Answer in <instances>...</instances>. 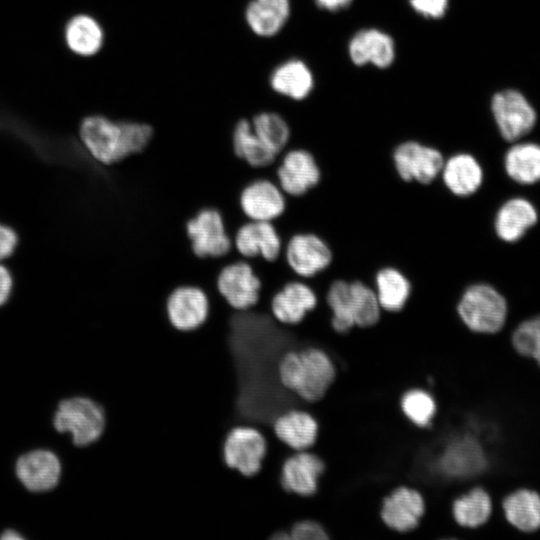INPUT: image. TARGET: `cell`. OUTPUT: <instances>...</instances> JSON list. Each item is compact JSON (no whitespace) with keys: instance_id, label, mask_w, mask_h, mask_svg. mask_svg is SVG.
I'll return each instance as SVG.
<instances>
[{"instance_id":"obj_1","label":"cell","mask_w":540,"mask_h":540,"mask_svg":"<svg viewBox=\"0 0 540 540\" xmlns=\"http://www.w3.org/2000/svg\"><path fill=\"white\" fill-rule=\"evenodd\" d=\"M79 136L88 155L109 166L143 152L154 136V128L145 121L96 114L82 120Z\"/></svg>"},{"instance_id":"obj_2","label":"cell","mask_w":540,"mask_h":540,"mask_svg":"<svg viewBox=\"0 0 540 540\" xmlns=\"http://www.w3.org/2000/svg\"><path fill=\"white\" fill-rule=\"evenodd\" d=\"M277 376L281 386L301 400H322L337 376L336 365L322 348L310 346L288 350L279 359Z\"/></svg>"},{"instance_id":"obj_3","label":"cell","mask_w":540,"mask_h":540,"mask_svg":"<svg viewBox=\"0 0 540 540\" xmlns=\"http://www.w3.org/2000/svg\"><path fill=\"white\" fill-rule=\"evenodd\" d=\"M325 302L330 310V326L339 334L374 327L382 318L373 286L360 279H335L328 286Z\"/></svg>"},{"instance_id":"obj_4","label":"cell","mask_w":540,"mask_h":540,"mask_svg":"<svg viewBox=\"0 0 540 540\" xmlns=\"http://www.w3.org/2000/svg\"><path fill=\"white\" fill-rule=\"evenodd\" d=\"M456 313L461 322L472 332L493 334L501 330L507 304L504 297L491 285L474 283L461 293Z\"/></svg>"},{"instance_id":"obj_5","label":"cell","mask_w":540,"mask_h":540,"mask_svg":"<svg viewBox=\"0 0 540 540\" xmlns=\"http://www.w3.org/2000/svg\"><path fill=\"white\" fill-rule=\"evenodd\" d=\"M282 255L290 271L307 281L325 272L334 261L330 244L312 230L298 231L289 236Z\"/></svg>"},{"instance_id":"obj_6","label":"cell","mask_w":540,"mask_h":540,"mask_svg":"<svg viewBox=\"0 0 540 540\" xmlns=\"http://www.w3.org/2000/svg\"><path fill=\"white\" fill-rule=\"evenodd\" d=\"M391 160L401 181L427 186L439 178L445 156L437 147L410 139L394 147Z\"/></svg>"},{"instance_id":"obj_7","label":"cell","mask_w":540,"mask_h":540,"mask_svg":"<svg viewBox=\"0 0 540 540\" xmlns=\"http://www.w3.org/2000/svg\"><path fill=\"white\" fill-rule=\"evenodd\" d=\"M275 178L286 196L301 198L319 186L322 170L312 151L294 146L280 155L275 166Z\"/></svg>"},{"instance_id":"obj_8","label":"cell","mask_w":540,"mask_h":540,"mask_svg":"<svg viewBox=\"0 0 540 540\" xmlns=\"http://www.w3.org/2000/svg\"><path fill=\"white\" fill-rule=\"evenodd\" d=\"M54 426L59 432H70L75 445L87 446L103 434L105 414L102 407L93 400L74 397L59 404Z\"/></svg>"},{"instance_id":"obj_9","label":"cell","mask_w":540,"mask_h":540,"mask_svg":"<svg viewBox=\"0 0 540 540\" xmlns=\"http://www.w3.org/2000/svg\"><path fill=\"white\" fill-rule=\"evenodd\" d=\"M193 254L198 258H220L234 250L221 212L214 207L201 208L185 224Z\"/></svg>"},{"instance_id":"obj_10","label":"cell","mask_w":540,"mask_h":540,"mask_svg":"<svg viewBox=\"0 0 540 540\" xmlns=\"http://www.w3.org/2000/svg\"><path fill=\"white\" fill-rule=\"evenodd\" d=\"M267 454L265 436L255 427L239 425L225 436L222 456L225 465L245 477L256 475Z\"/></svg>"},{"instance_id":"obj_11","label":"cell","mask_w":540,"mask_h":540,"mask_svg":"<svg viewBox=\"0 0 540 540\" xmlns=\"http://www.w3.org/2000/svg\"><path fill=\"white\" fill-rule=\"evenodd\" d=\"M262 283L244 258L223 266L216 278V288L225 302L236 311L253 308L259 301Z\"/></svg>"},{"instance_id":"obj_12","label":"cell","mask_w":540,"mask_h":540,"mask_svg":"<svg viewBox=\"0 0 540 540\" xmlns=\"http://www.w3.org/2000/svg\"><path fill=\"white\" fill-rule=\"evenodd\" d=\"M319 297L313 286L299 278L285 282L271 297L272 317L283 326L302 324L318 306Z\"/></svg>"},{"instance_id":"obj_13","label":"cell","mask_w":540,"mask_h":540,"mask_svg":"<svg viewBox=\"0 0 540 540\" xmlns=\"http://www.w3.org/2000/svg\"><path fill=\"white\" fill-rule=\"evenodd\" d=\"M165 311L175 330L191 332L206 322L210 312L209 297L199 286L178 285L168 294Z\"/></svg>"},{"instance_id":"obj_14","label":"cell","mask_w":540,"mask_h":540,"mask_svg":"<svg viewBox=\"0 0 540 540\" xmlns=\"http://www.w3.org/2000/svg\"><path fill=\"white\" fill-rule=\"evenodd\" d=\"M426 512V501L416 488L401 485L381 502L379 516L383 524L397 533L415 530Z\"/></svg>"},{"instance_id":"obj_15","label":"cell","mask_w":540,"mask_h":540,"mask_svg":"<svg viewBox=\"0 0 540 540\" xmlns=\"http://www.w3.org/2000/svg\"><path fill=\"white\" fill-rule=\"evenodd\" d=\"M239 205L247 219L273 222L286 211L287 196L276 181L259 177L242 188Z\"/></svg>"},{"instance_id":"obj_16","label":"cell","mask_w":540,"mask_h":540,"mask_svg":"<svg viewBox=\"0 0 540 540\" xmlns=\"http://www.w3.org/2000/svg\"><path fill=\"white\" fill-rule=\"evenodd\" d=\"M491 109L502 137L515 141L526 135L535 125L536 113L524 96L514 90L494 95Z\"/></svg>"},{"instance_id":"obj_17","label":"cell","mask_w":540,"mask_h":540,"mask_svg":"<svg viewBox=\"0 0 540 540\" xmlns=\"http://www.w3.org/2000/svg\"><path fill=\"white\" fill-rule=\"evenodd\" d=\"M233 246L244 259L261 257L273 262L282 256L284 244L273 222L248 220L236 230Z\"/></svg>"},{"instance_id":"obj_18","label":"cell","mask_w":540,"mask_h":540,"mask_svg":"<svg viewBox=\"0 0 540 540\" xmlns=\"http://www.w3.org/2000/svg\"><path fill=\"white\" fill-rule=\"evenodd\" d=\"M326 470L324 460L308 450L296 451L282 463L280 483L289 493L309 497L318 491L319 480Z\"/></svg>"},{"instance_id":"obj_19","label":"cell","mask_w":540,"mask_h":540,"mask_svg":"<svg viewBox=\"0 0 540 540\" xmlns=\"http://www.w3.org/2000/svg\"><path fill=\"white\" fill-rule=\"evenodd\" d=\"M347 53L357 66L370 64L380 69L392 65L396 56L393 38L378 28H363L350 38Z\"/></svg>"},{"instance_id":"obj_20","label":"cell","mask_w":540,"mask_h":540,"mask_svg":"<svg viewBox=\"0 0 540 540\" xmlns=\"http://www.w3.org/2000/svg\"><path fill=\"white\" fill-rule=\"evenodd\" d=\"M439 178L451 195L466 198L481 187L483 169L472 154L457 152L445 158Z\"/></svg>"},{"instance_id":"obj_21","label":"cell","mask_w":540,"mask_h":540,"mask_svg":"<svg viewBox=\"0 0 540 540\" xmlns=\"http://www.w3.org/2000/svg\"><path fill=\"white\" fill-rule=\"evenodd\" d=\"M319 431L317 419L304 410H288L273 421L276 438L294 451L309 450L315 445Z\"/></svg>"},{"instance_id":"obj_22","label":"cell","mask_w":540,"mask_h":540,"mask_svg":"<svg viewBox=\"0 0 540 540\" xmlns=\"http://www.w3.org/2000/svg\"><path fill=\"white\" fill-rule=\"evenodd\" d=\"M61 473V465L47 450H35L22 455L16 463V474L30 491L42 492L56 486Z\"/></svg>"},{"instance_id":"obj_23","label":"cell","mask_w":540,"mask_h":540,"mask_svg":"<svg viewBox=\"0 0 540 540\" xmlns=\"http://www.w3.org/2000/svg\"><path fill=\"white\" fill-rule=\"evenodd\" d=\"M269 85L275 93L283 97L302 101L313 91L315 80L305 61L290 58L273 68L269 75Z\"/></svg>"},{"instance_id":"obj_24","label":"cell","mask_w":540,"mask_h":540,"mask_svg":"<svg viewBox=\"0 0 540 540\" xmlns=\"http://www.w3.org/2000/svg\"><path fill=\"white\" fill-rule=\"evenodd\" d=\"M290 14V0H250L244 9V20L254 35L271 38L284 28Z\"/></svg>"},{"instance_id":"obj_25","label":"cell","mask_w":540,"mask_h":540,"mask_svg":"<svg viewBox=\"0 0 540 540\" xmlns=\"http://www.w3.org/2000/svg\"><path fill=\"white\" fill-rule=\"evenodd\" d=\"M373 288L382 311L391 314L399 313L407 306L413 291L407 274L393 265L376 271Z\"/></svg>"},{"instance_id":"obj_26","label":"cell","mask_w":540,"mask_h":540,"mask_svg":"<svg viewBox=\"0 0 540 540\" xmlns=\"http://www.w3.org/2000/svg\"><path fill=\"white\" fill-rule=\"evenodd\" d=\"M231 143L234 155L254 169L275 166L279 159V156L256 136L248 117H241L234 123Z\"/></svg>"},{"instance_id":"obj_27","label":"cell","mask_w":540,"mask_h":540,"mask_svg":"<svg viewBox=\"0 0 540 540\" xmlns=\"http://www.w3.org/2000/svg\"><path fill=\"white\" fill-rule=\"evenodd\" d=\"M536 221L537 213L533 205L525 199L514 198L500 207L494 228L500 239L513 242L521 238Z\"/></svg>"},{"instance_id":"obj_28","label":"cell","mask_w":540,"mask_h":540,"mask_svg":"<svg viewBox=\"0 0 540 540\" xmlns=\"http://www.w3.org/2000/svg\"><path fill=\"white\" fill-rule=\"evenodd\" d=\"M250 121L256 136L280 157L292 140V128L288 120L279 112L260 110L250 117Z\"/></svg>"},{"instance_id":"obj_29","label":"cell","mask_w":540,"mask_h":540,"mask_svg":"<svg viewBox=\"0 0 540 540\" xmlns=\"http://www.w3.org/2000/svg\"><path fill=\"white\" fill-rule=\"evenodd\" d=\"M503 510L510 524L524 532L540 527V496L528 489H520L503 500Z\"/></svg>"},{"instance_id":"obj_30","label":"cell","mask_w":540,"mask_h":540,"mask_svg":"<svg viewBox=\"0 0 540 540\" xmlns=\"http://www.w3.org/2000/svg\"><path fill=\"white\" fill-rule=\"evenodd\" d=\"M492 512V501L489 494L480 487L455 498L451 505V513L457 525L463 528H477L487 522Z\"/></svg>"},{"instance_id":"obj_31","label":"cell","mask_w":540,"mask_h":540,"mask_svg":"<svg viewBox=\"0 0 540 540\" xmlns=\"http://www.w3.org/2000/svg\"><path fill=\"white\" fill-rule=\"evenodd\" d=\"M69 48L81 56H92L102 47L104 33L100 24L91 16L77 15L66 26Z\"/></svg>"},{"instance_id":"obj_32","label":"cell","mask_w":540,"mask_h":540,"mask_svg":"<svg viewBox=\"0 0 540 540\" xmlns=\"http://www.w3.org/2000/svg\"><path fill=\"white\" fill-rule=\"evenodd\" d=\"M505 169L513 180L521 184L540 180V146L524 143L511 147L505 156Z\"/></svg>"},{"instance_id":"obj_33","label":"cell","mask_w":540,"mask_h":540,"mask_svg":"<svg viewBox=\"0 0 540 540\" xmlns=\"http://www.w3.org/2000/svg\"><path fill=\"white\" fill-rule=\"evenodd\" d=\"M400 409L413 425L425 428L432 423L437 412V404L427 390L412 388L401 396Z\"/></svg>"},{"instance_id":"obj_34","label":"cell","mask_w":540,"mask_h":540,"mask_svg":"<svg viewBox=\"0 0 540 540\" xmlns=\"http://www.w3.org/2000/svg\"><path fill=\"white\" fill-rule=\"evenodd\" d=\"M512 343L519 354L540 365V316L522 322L513 333Z\"/></svg>"},{"instance_id":"obj_35","label":"cell","mask_w":540,"mask_h":540,"mask_svg":"<svg viewBox=\"0 0 540 540\" xmlns=\"http://www.w3.org/2000/svg\"><path fill=\"white\" fill-rule=\"evenodd\" d=\"M293 540H327L329 533L318 521L306 519L294 523L289 530Z\"/></svg>"},{"instance_id":"obj_36","label":"cell","mask_w":540,"mask_h":540,"mask_svg":"<svg viewBox=\"0 0 540 540\" xmlns=\"http://www.w3.org/2000/svg\"><path fill=\"white\" fill-rule=\"evenodd\" d=\"M411 8L427 19H441L447 12L449 0H409Z\"/></svg>"},{"instance_id":"obj_37","label":"cell","mask_w":540,"mask_h":540,"mask_svg":"<svg viewBox=\"0 0 540 540\" xmlns=\"http://www.w3.org/2000/svg\"><path fill=\"white\" fill-rule=\"evenodd\" d=\"M17 241L16 233L11 228L0 224V261L12 255Z\"/></svg>"},{"instance_id":"obj_38","label":"cell","mask_w":540,"mask_h":540,"mask_svg":"<svg viewBox=\"0 0 540 540\" xmlns=\"http://www.w3.org/2000/svg\"><path fill=\"white\" fill-rule=\"evenodd\" d=\"M13 281L6 267L0 264V306L9 298Z\"/></svg>"},{"instance_id":"obj_39","label":"cell","mask_w":540,"mask_h":540,"mask_svg":"<svg viewBox=\"0 0 540 540\" xmlns=\"http://www.w3.org/2000/svg\"><path fill=\"white\" fill-rule=\"evenodd\" d=\"M353 0H314L315 4L328 12H339L348 8Z\"/></svg>"},{"instance_id":"obj_40","label":"cell","mask_w":540,"mask_h":540,"mask_svg":"<svg viewBox=\"0 0 540 540\" xmlns=\"http://www.w3.org/2000/svg\"><path fill=\"white\" fill-rule=\"evenodd\" d=\"M1 539L10 540V539H22L18 533L12 530L5 531L4 534L0 537Z\"/></svg>"}]
</instances>
